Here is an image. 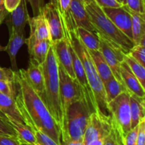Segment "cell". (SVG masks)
<instances>
[{"label": "cell", "instance_id": "4", "mask_svg": "<svg viewBox=\"0 0 145 145\" xmlns=\"http://www.w3.org/2000/svg\"><path fill=\"white\" fill-rule=\"evenodd\" d=\"M85 7L95 32L115 48L127 54L134 42L116 26L94 0H84Z\"/></svg>", "mask_w": 145, "mask_h": 145}, {"label": "cell", "instance_id": "25", "mask_svg": "<svg viewBox=\"0 0 145 145\" xmlns=\"http://www.w3.org/2000/svg\"><path fill=\"white\" fill-rule=\"evenodd\" d=\"M76 35L87 50H97L99 48V37L96 33L87 29L77 27L75 28Z\"/></svg>", "mask_w": 145, "mask_h": 145}, {"label": "cell", "instance_id": "23", "mask_svg": "<svg viewBox=\"0 0 145 145\" xmlns=\"http://www.w3.org/2000/svg\"><path fill=\"white\" fill-rule=\"evenodd\" d=\"M52 42L49 40H42L37 41L29 50L28 53L30 55V59L36 62L38 65H41L45 60Z\"/></svg>", "mask_w": 145, "mask_h": 145}, {"label": "cell", "instance_id": "43", "mask_svg": "<svg viewBox=\"0 0 145 145\" xmlns=\"http://www.w3.org/2000/svg\"><path fill=\"white\" fill-rule=\"evenodd\" d=\"M59 145H85L83 140L77 141H60Z\"/></svg>", "mask_w": 145, "mask_h": 145}, {"label": "cell", "instance_id": "26", "mask_svg": "<svg viewBox=\"0 0 145 145\" xmlns=\"http://www.w3.org/2000/svg\"><path fill=\"white\" fill-rule=\"evenodd\" d=\"M103 87L107 103L113 100L123 92L127 91L124 85L118 82L114 76L103 84Z\"/></svg>", "mask_w": 145, "mask_h": 145}, {"label": "cell", "instance_id": "7", "mask_svg": "<svg viewBox=\"0 0 145 145\" xmlns=\"http://www.w3.org/2000/svg\"><path fill=\"white\" fill-rule=\"evenodd\" d=\"M58 71L59 80V94L64 118V115L69 105L74 101L84 97V96L82 87L78 83L77 80L72 79L62 67V65L59 63Z\"/></svg>", "mask_w": 145, "mask_h": 145}, {"label": "cell", "instance_id": "5", "mask_svg": "<svg viewBox=\"0 0 145 145\" xmlns=\"http://www.w3.org/2000/svg\"><path fill=\"white\" fill-rule=\"evenodd\" d=\"M94 112V108L84 97L72 102L64 115L63 123L59 129V143L60 141L83 140L89 116Z\"/></svg>", "mask_w": 145, "mask_h": 145}, {"label": "cell", "instance_id": "24", "mask_svg": "<svg viewBox=\"0 0 145 145\" xmlns=\"http://www.w3.org/2000/svg\"><path fill=\"white\" fill-rule=\"evenodd\" d=\"M6 117L10 125L15 130L18 140L25 142L35 144V138L33 130L29 126L27 125L26 124L16 121L11 118H8L7 116Z\"/></svg>", "mask_w": 145, "mask_h": 145}, {"label": "cell", "instance_id": "12", "mask_svg": "<svg viewBox=\"0 0 145 145\" xmlns=\"http://www.w3.org/2000/svg\"><path fill=\"white\" fill-rule=\"evenodd\" d=\"M29 18L26 0H21L19 5L14 11L8 13L4 22L8 26L9 33L14 31L17 33L25 34V27Z\"/></svg>", "mask_w": 145, "mask_h": 145}, {"label": "cell", "instance_id": "42", "mask_svg": "<svg viewBox=\"0 0 145 145\" xmlns=\"http://www.w3.org/2000/svg\"><path fill=\"white\" fill-rule=\"evenodd\" d=\"M8 12L6 10L4 5V0H0V24L4 22V20L8 16Z\"/></svg>", "mask_w": 145, "mask_h": 145}, {"label": "cell", "instance_id": "22", "mask_svg": "<svg viewBox=\"0 0 145 145\" xmlns=\"http://www.w3.org/2000/svg\"><path fill=\"white\" fill-rule=\"evenodd\" d=\"M130 107L131 116V129L134 128L144 116V98L139 97L133 93H130Z\"/></svg>", "mask_w": 145, "mask_h": 145}, {"label": "cell", "instance_id": "31", "mask_svg": "<svg viewBox=\"0 0 145 145\" xmlns=\"http://www.w3.org/2000/svg\"><path fill=\"white\" fill-rule=\"evenodd\" d=\"M0 135L17 137L16 133L8 123L5 115L0 111Z\"/></svg>", "mask_w": 145, "mask_h": 145}, {"label": "cell", "instance_id": "46", "mask_svg": "<svg viewBox=\"0 0 145 145\" xmlns=\"http://www.w3.org/2000/svg\"><path fill=\"white\" fill-rule=\"evenodd\" d=\"M1 51H5V47H2L0 45V52Z\"/></svg>", "mask_w": 145, "mask_h": 145}, {"label": "cell", "instance_id": "8", "mask_svg": "<svg viewBox=\"0 0 145 145\" xmlns=\"http://www.w3.org/2000/svg\"><path fill=\"white\" fill-rule=\"evenodd\" d=\"M112 127L111 117L92 113L89 116L84 134L83 142L87 145L96 139L105 138L110 133Z\"/></svg>", "mask_w": 145, "mask_h": 145}, {"label": "cell", "instance_id": "13", "mask_svg": "<svg viewBox=\"0 0 145 145\" xmlns=\"http://www.w3.org/2000/svg\"><path fill=\"white\" fill-rule=\"evenodd\" d=\"M105 14L116 26L133 40L131 16L123 6L102 8Z\"/></svg>", "mask_w": 145, "mask_h": 145}, {"label": "cell", "instance_id": "27", "mask_svg": "<svg viewBox=\"0 0 145 145\" xmlns=\"http://www.w3.org/2000/svg\"><path fill=\"white\" fill-rule=\"evenodd\" d=\"M130 70L132 71L135 76L137 77L142 86L145 89V69L144 67L139 63L137 60L134 59L129 53L125 54L124 59Z\"/></svg>", "mask_w": 145, "mask_h": 145}, {"label": "cell", "instance_id": "16", "mask_svg": "<svg viewBox=\"0 0 145 145\" xmlns=\"http://www.w3.org/2000/svg\"><path fill=\"white\" fill-rule=\"evenodd\" d=\"M120 72L123 85L126 88L127 91L139 97L144 98V88L142 86L140 82L132 72L128 65L124 60L120 65Z\"/></svg>", "mask_w": 145, "mask_h": 145}, {"label": "cell", "instance_id": "3", "mask_svg": "<svg viewBox=\"0 0 145 145\" xmlns=\"http://www.w3.org/2000/svg\"><path fill=\"white\" fill-rule=\"evenodd\" d=\"M40 67L44 78L43 93L40 98L60 129L63 123V112L59 94L58 62L52 45Z\"/></svg>", "mask_w": 145, "mask_h": 145}, {"label": "cell", "instance_id": "39", "mask_svg": "<svg viewBox=\"0 0 145 145\" xmlns=\"http://www.w3.org/2000/svg\"><path fill=\"white\" fill-rule=\"evenodd\" d=\"M0 145H19V140L17 137L0 135Z\"/></svg>", "mask_w": 145, "mask_h": 145}, {"label": "cell", "instance_id": "14", "mask_svg": "<svg viewBox=\"0 0 145 145\" xmlns=\"http://www.w3.org/2000/svg\"><path fill=\"white\" fill-rule=\"evenodd\" d=\"M52 46L58 63L62 65V67L72 79H76L73 70L72 57L67 38L65 36L62 39L52 42Z\"/></svg>", "mask_w": 145, "mask_h": 145}, {"label": "cell", "instance_id": "11", "mask_svg": "<svg viewBox=\"0 0 145 145\" xmlns=\"http://www.w3.org/2000/svg\"><path fill=\"white\" fill-rule=\"evenodd\" d=\"M28 24L30 25V35L25 40L28 50L32 48L37 41L42 40H49L51 41L49 26L41 13L35 16L30 17Z\"/></svg>", "mask_w": 145, "mask_h": 145}, {"label": "cell", "instance_id": "1", "mask_svg": "<svg viewBox=\"0 0 145 145\" xmlns=\"http://www.w3.org/2000/svg\"><path fill=\"white\" fill-rule=\"evenodd\" d=\"M15 101L25 123L32 130H38L59 145V127L40 96L29 84L24 69L16 72Z\"/></svg>", "mask_w": 145, "mask_h": 145}, {"label": "cell", "instance_id": "29", "mask_svg": "<svg viewBox=\"0 0 145 145\" xmlns=\"http://www.w3.org/2000/svg\"><path fill=\"white\" fill-rule=\"evenodd\" d=\"M56 1L62 19L69 26L73 25L74 24L71 18L70 12H69V4H70L71 0H56Z\"/></svg>", "mask_w": 145, "mask_h": 145}, {"label": "cell", "instance_id": "20", "mask_svg": "<svg viewBox=\"0 0 145 145\" xmlns=\"http://www.w3.org/2000/svg\"><path fill=\"white\" fill-rule=\"evenodd\" d=\"M0 111L6 116L25 124L18 108L15 99L0 92Z\"/></svg>", "mask_w": 145, "mask_h": 145}, {"label": "cell", "instance_id": "47", "mask_svg": "<svg viewBox=\"0 0 145 145\" xmlns=\"http://www.w3.org/2000/svg\"><path fill=\"white\" fill-rule=\"evenodd\" d=\"M118 1L119 3H120V4H121L122 5H123V2H124V0H117Z\"/></svg>", "mask_w": 145, "mask_h": 145}, {"label": "cell", "instance_id": "6", "mask_svg": "<svg viewBox=\"0 0 145 145\" xmlns=\"http://www.w3.org/2000/svg\"><path fill=\"white\" fill-rule=\"evenodd\" d=\"M110 116L116 121L124 136L131 130V116L130 107V93L124 91L108 103Z\"/></svg>", "mask_w": 145, "mask_h": 145}, {"label": "cell", "instance_id": "34", "mask_svg": "<svg viewBox=\"0 0 145 145\" xmlns=\"http://www.w3.org/2000/svg\"><path fill=\"white\" fill-rule=\"evenodd\" d=\"M0 92L15 99L16 86L14 82L0 80Z\"/></svg>", "mask_w": 145, "mask_h": 145}, {"label": "cell", "instance_id": "17", "mask_svg": "<svg viewBox=\"0 0 145 145\" xmlns=\"http://www.w3.org/2000/svg\"><path fill=\"white\" fill-rule=\"evenodd\" d=\"M25 78L33 89L40 96H42L44 89V78L40 65L30 59L27 69H24Z\"/></svg>", "mask_w": 145, "mask_h": 145}, {"label": "cell", "instance_id": "35", "mask_svg": "<svg viewBox=\"0 0 145 145\" xmlns=\"http://www.w3.org/2000/svg\"><path fill=\"white\" fill-rule=\"evenodd\" d=\"M139 125V124H138ZM137 132H138V125L131 129L128 133L123 136L124 145H136L137 144Z\"/></svg>", "mask_w": 145, "mask_h": 145}, {"label": "cell", "instance_id": "9", "mask_svg": "<svg viewBox=\"0 0 145 145\" xmlns=\"http://www.w3.org/2000/svg\"><path fill=\"white\" fill-rule=\"evenodd\" d=\"M41 14L49 26L51 42L52 43L65 38L62 18L56 0H50L45 4L41 10Z\"/></svg>", "mask_w": 145, "mask_h": 145}, {"label": "cell", "instance_id": "19", "mask_svg": "<svg viewBox=\"0 0 145 145\" xmlns=\"http://www.w3.org/2000/svg\"><path fill=\"white\" fill-rule=\"evenodd\" d=\"M25 35L12 31L9 33L8 44L5 47V51L8 53L11 65V69L14 72L18 70L16 62V55L20 48L25 43Z\"/></svg>", "mask_w": 145, "mask_h": 145}, {"label": "cell", "instance_id": "45", "mask_svg": "<svg viewBox=\"0 0 145 145\" xmlns=\"http://www.w3.org/2000/svg\"><path fill=\"white\" fill-rule=\"evenodd\" d=\"M19 145H36V144H31V143H28V142H23L19 140Z\"/></svg>", "mask_w": 145, "mask_h": 145}, {"label": "cell", "instance_id": "2", "mask_svg": "<svg viewBox=\"0 0 145 145\" xmlns=\"http://www.w3.org/2000/svg\"><path fill=\"white\" fill-rule=\"evenodd\" d=\"M62 22L65 36L68 38L69 42L73 47L74 50L77 54L78 57L81 59V62L83 65L88 84L94 99L95 104H96V113L110 117V116L108 109V103L106 102L103 82L96 71L94 64L89 53V51L82 44L79 37L76 35L75 27H68L62 19Z\"/></svg>", "mask_w": 145, "mask_h": 145}, {"label": "cell", "instance_id": "36", "mask_svg": "<svg viewBox=\"0 0 145 145\" xmlns=\"http://www.w3.org/2000/svg\"><path fill=\"white\" fill-rule=\"evenodd\" d=\"M15 75L16 72L13 71L11 69L2 68L0 67V80L14 82Z\"/></svg>", "mask_w": 145, "mask_h": 145}, {"label": "cell", "instance_id": "37", "mask_svg": "<svg viewBox=\"0 0 145 145\" xmlns=\"http://www.w3.org/2000/svg\"><path fill=\"white\" fill-rule=\"evenodd\" d=\"M136 145H145V118L142 120L138 125Z\"/></svg>", "mask_w": 145, "mask_h": 145}, {"label": "cell", "instance_id": "18", "mask_svg": "<svg viewBox=\"0 0 145 145\" xmlns=\"http://www.w3.org/2000/svg\"><path fill=\"white\" fill-rule=\"evenodd\" d=\"M131 16L132 34L135 45L144 44L145 40V19L144 14L135 12L123 5Z\"/></svg>", "mask_w": 145, "mask_h": 145}, {"label": "cell", "instance_id": "44", "mask_svg": "<svg viewBox=\"0 0 145 145\" xmlns=\"http://www.w3.org/2000/svg\"><path fill=\"white\" fill-rule=\"evenodd\" d=\"M104 139L105 138H100V139H96V140H93L89 143L87 145H103V142H104Z\"/></svg>", "mask_w": 145, "mask_h": 145}, {"label": "cell", "instance_id": "21", "mask_svg": "<svg viewBox=\"0 0 145 145\" xmlns=\"http://www.w3.org/2000/svg\"><path fill=\"white\" fill-rule=\"evenodd\" d=\"M88 51L103 84L108 80L114 76L112 73L111 69H110L101 52L99 50H88Z\"/></svg>", "mask_w": 145, "mask_h": 145}, {"label": "cell", "instance_id": "28", "mask_svg": "<svg viewBox=\"0 0 145 145\" xmlns=\"http://www.w3.org/2000/svg\"><path fill=\"white\" fill-rule=\"evenodd\" d=\"M112 127L109 134L105 137L103 145H124L123 135L116 121L111 118Z\"/></svg>", "mask_w": 145, "mask_h": 145}, {"label": "cell", "instance_id": "32", "mask_svg": "<svg viewBox=\"0 0 145 145\" xmlns=\"http://www.w3.org/2000/svg\"><path fill=\"white\" fill-rule=\"evenodd\" d=\"M36 145H59L50 137L38 130H33Z\"/></svg>", "mask_w": 145, "mask_h": 145}, {"label": "cell", "instance_id": "41", "mask_svg": "<svg viewBox=\"0 0 145 145\" xmlns=\"http://www.w3.org/2000/svg\"><path fill=\"white\" fill-rule=\"evenodd\" d=\"M21 0H4V5L8 13L14 11L18 5Z\"/></svg>", "mask_w": 145, "mask_h": 145}, {"label": "cell", "instance_id": "10", "mask_svg": "<svg viewBox=\"0 0 145 145\" xmlns=\"http://www.w3.org/2000/svg\"><path fill=\"white\" fill-rule=\"evenodd\" d=\"M99 50L101 52L105 60L106 61L108 65L111 69L114 77L122 84H123L120 76V65L124 59L125 54L121 50L106 42L101 37H99Z\"/></svg>", "mask_w": 145, "mask_h": 145}, {"label": "cell", "instance_id": "38", "mask_svg": "<svg viewBox=\"0 0 145 145\" xmlns=\"http://www.w3.org/2000/svg\"><path fill=\"white\" fill-rule=\"evenodd\" d=\"M32 8L33 16L38 15L41 13L42 7L45 5L44 4V0H26Z\"/></svg>", "mask_w": 145, "mask_h": 145}, {"label": "cell", "instance_id": "15", "mask_svg": "<svg viewBox=\"0 0 145 145\" xmlns=\"http://www.w3.org/2000/svg\"><path fill=\"white\" fill-rule=\"evenodd\" d=\"M69 12L75 28L82 27L92 32H95L85 7L84 0H71Z\"/></svg>", "mask_w": 145, "mask_h": 145}, {"label": "cell", "instance_id": "40", "mask_svg": "<svg viewBox=\"0 0 145 145\" xmlns=\"http://www.w3.org/2000/svg\"><path fill=\"white\" fill-rule=\"evenodd\" d=\"M94 1L101 8H106V7H120L123 6L117 0H94Z\"/></svg>", "mask_w": 145, "mask_h": 145}, {"label": "cell", "instance_id": "33", "mask_svg": "<svg viewBox=\"0 0 145 145\" xmlns=\"http://www.w3.org/2000/svg\"><path fill=\"white\" fill-rule=\"evenodd\" d=\"M123 5L135 12L144 14V0H124Z\"/></svg>", "mask_w": 145, "mask_h": 145}, {"label": "cell", "instance_id": "30", "mask_svg": "<svg viewBox=\"0 0 145 145\" xmlns=\"http://www.w3.org/2000/svg\"><path fill=\"white\" fill-rule=\"evenodd\" d=\"M135 60L142 66L145 67V47L144 44H137L135 45L130 52H128Z\"/></svg>", "mask_w": 145, "mask_h": 145}]
</instances>
